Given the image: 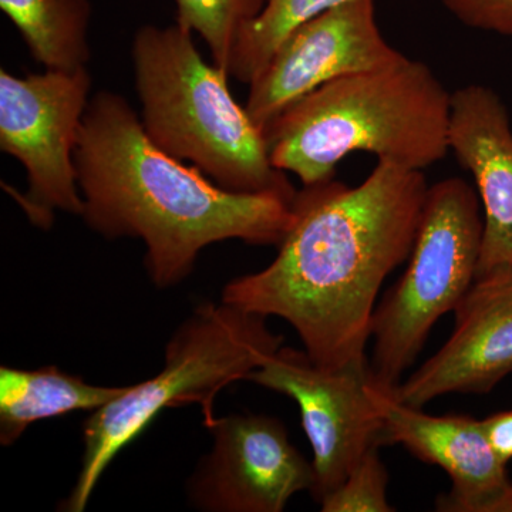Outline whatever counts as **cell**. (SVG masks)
<instances>
[{"label": "cell", "instance_id": "cell-10", "mask_svg": "<svg viewBox=\"0 0 512 512\" xmlns=\"http://www.w3.org/2000/svg\"><path fill=\"white\" fill-rule=\"evenodd\" d=\"M205 427L212 448L187 483L195 510L282 512L293 495L311 491L312 461L293 446L281 420L235 413Z\"/></svg>", "mask_w": 512, "mask_h": 512}, {"label": "cell", "instance_id": "cell-14", "mask_svg": "<svg viewBox=\"0 0 512 512\" xmlns=\"http://www.w3.org/2000/svg\"><path fill=\"white\" fill-rule=\"evenodd\" d=\"M128 386H94L56 366L35 370L0 367V443L12 446L36 421L100 409Z\"/></svg>", "mask_w": 512, "mask_h": 512}, {"label": "cell", "instance_id": "cell-20", "mask_svg": "<svg viewBox=\"0 0 512 512\" xmlns=\"http://www.w3.org/2000/svg\"><path fill=\"white\" fill-rule=\"evenodd\" d=\"M488 443L505 464L512 460V410L491 414L481 420Z\"/></svg>", "mask_w": 512, "mask_h": 512}, {"label": "cell", "instance_id": "cell-19", "mask_svg": "<svg viewBox=\"0 0 512 512\" xmlns=\"http://www.w3.org/2000/svg\"><path fill=\"white\" fill-rule=\"evenodd\" d=\"M467 28L512 37V0H441Z\"/></svg>", "mask_w": 512, "mask_h": 512}, {"label": "cell", "instance_id": "cell-1", "mask_svg": "<svg viewBox=\"0 0 512 512\" xmlns=\"http://www.w3.org/2000/svg\"><path fill=\"white\" fill-rule=\"evenodd\" d=\"M427 190L423 171L386 161L356 187H303L274 261L228 282L221 301L286 320L316 365L366 359L377 296L409 259Z\"/></svg>", "mask_w": 512, "mask_h": 512}, {"label": "cell", "instance_id": "cell-2", "mask_svg": "<svg viewBox=\"0 0 512 512\" xmlns=\"http://www.w3.org/2000/svg\"><path fill=\"white\" fill-rule=\"evenodd\" d=\"M80 217L107 239L138 238L157 288L191 275L202 249L238 239L278 247L293 222V198L234 192L150 140L120 94H94L74 148Z\"/></svg>", "mask_w": 512, "mask_h": 512}, {"label": "cell", "instance_id": "cell-15", "mask_svg": "<svg viewBox=\"0 0 512 512\" xmlns=\"http://www.w3.org/2000/svg\"><path fill=\"white\" fill-rule=\"evenodd\" d=\"M0 9L46 70L86 69L92 57L90 0H0Z\"/></svg>", "mask_w": 512, "mask_h": 512}, {"label": "cell", "instance_id": "cell-9", "mask_svg": "<svg viewBox=\"0 0 512 512\" xmlns=\"http://www.w3.org/2000/svg\"><path fill=\"white\" fill-rule=\"evenodd\" d=\"M380 32L375 0H348L286 36L249 84L245 109L265 131L296 101L330 82L404 59Z\"/></svg>", "mask_w": 512, "mask_h": 512}, {"label": "cell", "instance_id": "cell-16", "mask_svg": "<svg viewBox=\"0 0 512 512\" xmlns=\"http://www.w3.org/2000/svg\"><path fill=\"white\" fill-rule=\"evenodd\" d=\"M345 2L348 0H266L262 12L238 37L229 64V76L249 86L289 33Z\"/></svg>", "mask_w": 512, "mask_h": 512}, {"label": "cell", "instance_id": "cell-4", "mask_svg": "<svg viewBox=\"0 0 512 512\" xmlns=\"http://www.w3.org/2000/svg\"><path fill=\"white\" fill-rule=\"evenodd\" d=\"M180 23L141 26L131 45L140 120L164 153L200 168L228 191H296L269 157L264 131L228 87L229 74L202 59Z\"/></svg>", "mask_w": 512, "mask_h": 512}, {"label": "cell", "instance_id": "cell-18", "mask_svg": "<svg viewBox=\"0 0 512 512\" xmlns=\"http://www.w3.org/2000/svg\"><path fill=\"white\" fill-rule=\"evenodd\" d=\"M370 448L346 480L320 501L323 512H392L387 498L389 473L379 454Z\"/></svg>", "mask_w": 512, "mask_h": 512}, {"label": "cell", "instance_id": "cell-8", "mask_svg": "<svg viewBox=\"0 0 512 512\" xmlns=\"http://www.w3.org/2000/svg\"><path fill=\"white\" fill-rule=\"evenodd\" d=\"M369 360L342 367L316 365L305 350L285 348L248 377L298 403L313 451L316 503L335 491L367 451L384 446L383 423L372 403Z\"/></svg>", "mask_w": 512, "mask_h": 512}, {"label": "cell", "instance_id": "cell-3", "mask_svg": "<svg viewBox=\"0 0 512 512\" xmlns=\"http://www.w3.org/2000/svg\"><path fill=\"white\" fill-rule=\"evenodd\" d=\"M451 93L420 60L342 77L296 101L264 134L276 170L303 187L335 178L343 158L373 154L421 170L447 156Z\"/></svg>", "mask_w": 512, "mask_h": 512}, {"label": "cell", "instance_id": "cell-5", "mask_svg": "<svg viewBox=\"0 0 512 512\" xmlns=\"http://www.w3.org/2000/svg\"><path fill=\"white\" fill-rule=\"evenodd\" d=\"M282 346L284 336L266 326L265 316L222 301L198 305L168 340L161 372L130 384L84 421L82 467L60 511L86 510L113 458L164 409L198 404L205 426L211 424L217 394L248 380Z\"/></svg>", "mask_w": 512, "mask_h": 512}, {"label": "cell", "instance_id": "cell-13", "mask_svg": "<svg viewBox=\"0 0 512 512\" xmlns=\"http://www.w3.org/2000/svg\"><path fill=\"white\" fill-rule=\"evenodd\" d=\"M448 150L473 175L483 210L476 281L512 271V126L500 94L477 83L451 93Z\"/></svg>", "mask_w": 512, "mask_h": 512}, {"label": "cell", "instance_id": "cell-7", "mask_svg": "<svg viewBox=\"0 0 512 512\" xmlns=\"http://www.w3.org/2000/svg\"><path fill=\"white\" fill-rule=\"evenodd\" d=\"M89 70H45L26 76L0 72V150L22 163L28 191L3 184L28 220L52 228L56 212L82 215L74 148L89 106Z\"/></svg>", "mask_w": 512, "mask_h": 512}, {"label": "cell", "instance_id": "cell-21", "mask_svg": "<svg viewBox=\"0 0 512 512\" xmlns=\"http://www.w3.org/2000/svg\"><path fill=\"white\" fill-rule=\"evenodd\" d=\"M490 512H512V483L505 488L501 497L495 501Z\"/></svg>", "mask_w": 512, "mask_h": 512}, {"label": "cell", "instance_id": "cell-17", "mask_svg": "<svg viewBox=\"0 0 512 512\" xmlns=\"http://www.w3.org/2000/svg\"><path fill=\"white\" fill-rule=\"evenodd\" d=\"M177 20L198 33L212 56V63L228 73L238 37L265 8L266 0H174ZM229 74V73H228Z\"/></svg>", "mask_w": 512, "mask_h": 512}, {"label": "cell", "instance_id": "cell-6", "mask_svg": "<svg viewBox=\"0 0 512 512\" xmlns=\"http://www.w3.org/2000/svg\"><path fill=\"white\" fill-rule=\"evenodd\" d=\"M476 188L453 177L429 185L409 264L373 313V382L402 383L437 320L476 282L483 214Z\"/></svg>", "mask_w": 512, "mask_h": 512}, {"label": "cell", "instance_id": "cell-11", "mask_svg": "<svg viewBox=\"0 0 512 512\" xmlns=\"http://www.w3.org/2000/svg\"><path fill=\"white\" fill-rule=\"evenodd\" d=\"M369 394L383 423L384 446L400 444L427 464L443 468L450 491L439 495L441 512H490L510 485L507 464L494 453L481 420L467 414L433 416L397 399L393 389L369 382Z\"/></svg>", "mask_w": 512, "mask_h": 512}, {"label": "cell", "instance_id": "cell-12", "mask_svg": "<svg viewBox=\"0 0 512 512\" xmlns=\"http://www.w3.org/2000/svg\"><path fill=\"white\" fill-rule=\"evenodd\" d=\"M443 348L393 389L423 407L446 394H487L512 373V271L477 279Z\"/></svg>", "mask_w": 512, "mask_h": 512}]
</instances>
